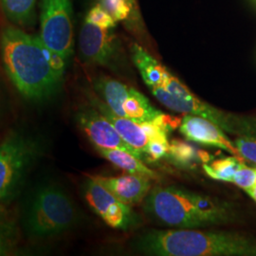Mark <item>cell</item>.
<instances>
[{
	"label": "cell",
	"instance_id": "cb8c5ba5",
	"mask_svg": "<svg viewBox=\"0 0 256 256\" xmlns=\"http://www.w3.org/2000/svg\"><path fill=\"white\" fill-rule=\"evenodd\" d=\"M170 142L168 138H158L148 140L146 154L150 156L154 160H158L169 153Z\"/></svg>",
	"mask_w": 256,
	"mask_h": 256
},
{
	"label": "cell",
	"instance_id": "4316f807",
	"mask_svg": "<svg viewBox=\"0 0 256 256\" xmlns=\"http://www.w3.org/2000/svg\"><path fill=\"white\" fill-rule=\"evenodd\" d=\"M130 6H131V18L129 20L126 26L132 32H134L137 34H144V22L142 20L138 3V0H129Z\"/></svg>",
	"mask_w": 256,
	"mask_h": 256
},
{
	"label": "cell",
	"instance_id": "e0dca14e",
	"mask_svg": "<svg viewBox=\"0 0 256 256\" xmlns=\"http://www.w3.org/2000/svg\"><path fill=\"white\" fill-rule=\"evenodd\" d=\"M37 0H0L4 16L12 25L19 28L34 26Z\"/></svg>",
	"mask_w": 256,
	"mask_h": 256
},
{
	"label": "cell",
	"instance_id": "277c9868",
	"mask_svg": "<svg viewBox=\"0 0 256 256\" xmlns=\"http://www.w3.org/2000/svg\"><path fill=\"white\" fill-rule=\"evenodd\" d=\"M80 222V212L63 186L46 182L36 186L26 200L19 223L32 241L61 236Z\"/></svg>",
	"mask_w": 256,
	"mask_h": 256
},
{
	"label": "cell",
	"instance_id": "4fadbf2b",
	"mask_svg": "<svg viewBox=\"0 0 256 256\" xmlns=\"http://www.w3.org/2000/svg\"><path fill=\"white\" fill-rule=\"evenodd\" d=\"M93 176L120 202L130 206L142 202L151 190V178L142 174Z\"/></svg>",
	"mask_w": 256,
	"mask_h": 256
},
{
	"label": "cell",
	"instance_id": "30bf717a",
	"mask_svg": "<svg viewBox=\"0 0 256 256\" xmlns=\"http://www.w3.org/2000/svg\"><path fill=\"white\" fill-rule=\"evenodd\" d=\"M82 191L92 210L111 228L128 230L138 224V218L130 205L120 202L93 176L86 180Z\"/></svg>",
	"mask_w": 256,
	"mask_h": 256
},
{
	"label": "cell",
	"instance_id": "8fae6325",
	"mask_svg": "<svg viewBox=\"0 0 256 256\" xmlns=\"http://www.w3.org/2000/svg\"><path fill=\"white\" fill-rule=\"evenodd\" d=\"M75 119L78 126L96 148L120 149L136 156L142 162L146 158L144 153L130 146L124 140L110 120L94 106L79 108L75 114Z\"/></svg>",
	"mask_w": 256,
	"mask_h": 256
},
{
	"label": "cell",
	"instance_id": "d4e9b609",
	"mask_svg": "<svg viewBox=\"0 0 256 256\" xmlns=\"http://www.w3.org/2000/svg\"><path fill=\"white\" fill-rule=\"evenodd\" d=\"M239 156L256 164V140L240 138L236 140Z\"/></svg>",
	"mask_w": 256,
	"mask_h": 256
},
{
	"label": "cell",
	"instance_id": "83f0119b",
	"mask_svg": "<svg viewBox=\"0 0 256 256\" xmlns=\"http://www.w3.org/2000/svg\"><path fill=\"white\" fill-rule=\"evenodd\" d=\"M7 111H8L7 102H6V98H5V94L3 92V86H2V84H1V80H0V122L6 116Z\"/></svg>",
	"mask_w": 256,
	"mask_h": 256
},
{
	"label": "cell",
	"instance_id": "9c48e42d",
	"mask_svg": "<svg viewBox=\"0 0 256 256\" xmlns=\"http://www.w3.org/2000/svg\"><path fill=\"white\" fill-rule=\"evenodd\" d=\"M79 52L84 63L118 72L122 46L112 30H104L84 21L79 34Z\"/></svg>",
	"mask_w": 256,
	"mask_h": 256
},
{
	"label": "cell",
	"instance_id": "d6986e66",
	"mask_svg": "<svg viewBox=\"0 0 256 256\" xmlns=\"http://www.w3.org/2000/svg\"><path fill=\"white\" fill-rule=\"evenodd\" d=\"M168 154L174 162L183 165H191L194 162L209 164L212 160V156L208 152L198 149L178 138L171 140Z\"/></svg>",
	"mask_w": 256,
	"mask_h": 256
},
{
	"label": "cell",
	"instance_id": "ba28073f",
	"mask_svg": "<svg viewBox=\"0 0 256 256\" xmlns=\"http://www.w3.org/2000/svg\"><path fill=\"white\" fill-rule=\"evenodd\" d=\"M93 90L114 114L133 120L138 124L152 122L162 113L144 94L110 77H97L93 81Z\"/></svg>",
	"mask_w": 256,
	"mask_h": 256
},
{
	"label": "cell",
	"instance_id": "f1b7e54d",
	"mask_svg": "<svg viewBox=\"0 0 256 256\" xmlns=\"http://www.w3.org/2000/svg\"><path fill=\"white\" fill-rule=\"evenodd\" d=\"M247 192L252 198V200L256 202V184L252 189H250L248 191H247Z\"/></svg>",
	"mask_w": 256,
	"mask_h": 256
},
{
	"label": "cell",
	"instance_id": "5bb4252c",
	"mask_svg": "<svg viewBox=\"0 0 256 256\" xmlns=\"http://www.w3.org/2000/svg\"><path fill=\"white\" fill-rule=\"evenodd\" d=\"M86 95L92 106L99 110L102 114L110 120L112 126L118 131L120 137L124 138V140L128 142L130 146L146 154L147 144L149 140L140 124L133 120L120 117L114 114L102 100L97 97L94 93L86 92Z\"/></svg>",
	"mask_w": 256,
	"mask_h": 256
},
{
	"label": "cell",
	"instance_id": "52a82bcc",
	"mask_svg": "<svg viewBox=\"0 0 256 256\" xmlns=\"http://www.w3.org/2000/svg\"><path fill=\"white\" fill-rule=\"evenodd\" d=\"M152 94L169 110L210 120L226 132H236V122L228 114L198 99L189 88L169 72L162 86L149 88Z\"/></svg>",
	"mask_w": 256,
	"mask_h": 256
},
{
	"label": "cell",
	"instance_id": "2e32d148",
	"mask_svg": "<svg viewBox=\"0 0 256 256\" xmlns=\"http://www.w3.org/2000/svg\"><path fill=\"white\" fill-rule=\"evenodd\" d=\"M22 230L19 220L9 205H0V256L16 254Z\"/></svg>",
	"mask_w": 256,
	"mask_h": 256
},
{
	"label": "cell",
	"instance_id": "ac0fdd59",
	"mask_svg": "<svg viewBox=\"0 0 256 256\" xmlns=\"http://www.w3.org/2000/svg\"><path fill=\"white\" fill-rule=\"evenodd\" d=\"M98 153L108 160L112 164L129 174H142L152 178H158V176L153 170L148 168L136 156L132 155L120 149L96 148Z\"/></svg>",
	"mask_w": 256,
	"mask_h": 256
},
{
	"label": "cell",
	"instance_id": "3957f363",
	"mask_svg": "<svg viewBox=\"0 0 256 256\" xmlns=\"http://www.w3.org/2000/svg\"><path fill=\"white\" fill-rule=\"evenodd\" d=\"M144 210L162 224L178 229L221 225L232 218L225 202L174 186L155 187L147 194Z\"/></svg>",
	"mask_w": 256,
	"mask_h": 256
},
{
	"label": "cell",
	"instance_id": "ffe728a7",
	"mask_svg": "<svg viewBox=\"0 0 256 256\" xmlns=\"http://www.w3.org/2000/svg\"><path fill=\"white\" fill-rule=\"evenodd\" d=\"M243 164L239 156H229L214 160L210 164H203L202 167L212 178L232 182L234 176Z\"/></svg>",
	"mask_w": 256,
	"mask_h": 256
},
{
	"label": "cell",
	"instance_id": "9a60e30c",
	"mask_svg": "<svg viewBox=\"0 0 256 256\" xmlns=\"http://www.w3.org/2000/svg\"><path fill=\"white\" fill-rule=\"evenodd\" d=\"M132 60L148 88L162 86L169 70L150 54L146 50L138 44L131 46Z\"/></svg>",
	"mask_w": 256,
	"mask_h": 256
},
{
	"label": "cell",
	"instance_id": "7402d4cb",
	"mask_svg": "<svg viewBox=\"0 0 256 256\" xmlns=\"http://www.w3.org/2000/svg\"><path fill=\"white\" fill-rule=\"evenodd\" d=\"M84 21L104 30H112L117 23L101 4L95 5L88 10Z\"/></svg>",
	"mask_w": 256,
	"mask_h": 256
},
{
	"label": "cell",
	"instance_id": "6da1fadb",
	"mask_svg": "<svg viewBox=\"0 0 256 256\" xmlns=\"http://www.w3.org/2000/svg\"><path fill=\"white\" fill-rule=\"evenodd\" d=\"M0 58L10 81L28 101L50 100L63 86L68 64L46 48L40 36L14 25L2 28Z\"/></svg>",
	"mask_w": 256,
	"mask_h": 256
},
{
	"label": "cell",
	"instance_id": "44dd1931",
	"mask_svg": "<svg viewBox=\"0 0 256 256\" xmlns=\"http://www.w3.org/2000/svg\"><path fill=\"white\" fill-rule=\"evenodd\" d=\"M100 4L108 12L116 22H126L131 18V6L129 0H100Z\"/></svg>",
	"mask_w": 256,
	"mask_h": 256
},
{
	"label": "cell",
	"instance_id": "8992f818",
	"mask_svg": "<svg viewBox=\"0 0 256 256\" xmlns=\"http://www.w3.org/2000/svg\"><path fill=\"white\" fill-rule=\"evenodd\" d=\"M39 21L42 41L52 52L68 64L74 46L72 0H41Z\"/></svg>",
	"mask_w": 256,
	"mask_h": 256
},
{
	"label": "cell",
	"instance_id": "7a4b0ae2",
	"mask_svg": "<svg viewBox=\"0 0 256 256\" xmlns=\"http://www.w3.org/2000/svg\"><path fill=\"white\" fill-rule=\"evenodd\" d=\"M133 247L146 256H224L256 254L247 238L225 232L194 229L153 230L140 236Z\"/></svg>",
	"mask_w": 256,
	"mask_h": 256
},
{
	"label": "cell",
	"instance_id": "7c38bea8",
	"mask_svg": "<svg viewBox=\"0 0 256 256\" xmlns=\"http://www.w3.org/2000/svg\"><path fill=\"white\" fill-rule=\"evenodd\" d=\"M180 131L189 140L203 146L218 147L239 156L238 148L223 132L224 130L210 120L192 114H185Z\"/></svg>",
	"mask_w": 256,
	"mask_h": 256
},
{
	"label": "cell",
	"instance_id": "5b68a950",
	"mask_svg": "<svg viewBox=\"0 0 256 256\" xmlns=\"http://www.w3.org/2000/svg\"><path fill=\"white\" fill-rule=\"evenodd\" d=\"M45 154V144L22 129H12L0 142V205L18 196L30 170Z\"/></svg>",
	"mask_w": 256,
	"mask_h": 256
},
{
	"label": "cell",
	"instance_id": "603a6c76",
	"mask_svg": "<svg viewBox=\"0 0 256 256\" xmlns=\"http://www.w3.org/2000/svg\"><path fill=\"white\" fill-rule=\"evenodd\" d=\"M232 182L236 183L247 192L256 184V170L242 165L234 176Z\"/></svg>",
	"mask_w": 256,
	"mask_h": 256
},
{
	"label": "cell",
	"instance_id": "484cf974",
	"mask_svg": "<svg viewBox=\"0 0 256 256\" xmlns=\"http://www.w3.org/2000/svg\"><path fill=\"white\" fill-rule=\"evenodd\" d=\"M182 119H180L176 116L168 115L165 113H160L158 116H156L155 119L152 122H155L156 124L162 129L167 135L172 133L176 128H180Z\"/></svg>",
	"mask_w": 256,
	"mask_h": 256
}]
</instances>
